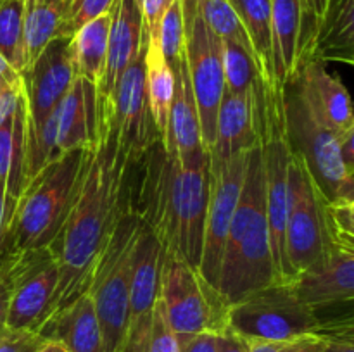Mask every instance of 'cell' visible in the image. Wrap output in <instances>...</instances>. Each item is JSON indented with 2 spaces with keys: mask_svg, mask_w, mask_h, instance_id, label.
Wrapping results in <instances>:
<instances>
[{
  "mask_svg": "<svg viewBox=\"0 0 354 352\" xmlns=\"http://www.w3.org/2000/svg\"><path fill=\"white\" fill-rule=\"evenodd\" d=\"M97 138L85 148L71 206L48 245L59 264L50 316L88 292L97 262L128 204L131 169L118 144L113 104L97 107Z\"/></svg>",
  "mask_w": 354,
  "mask_h": 352,
  "instance_id": "1",
  "label": "cell"
},
{
  "mask_svg": "<svg viewBox=\"0 0 354 352\" xmlns=\"http://www.w3.org/2000/svg\"><path fill=\"white\" fill-rule=\"evenodd\" d=\"M209 161L182 166L156 141L128 179V202L162 248L199 269L209 200Z\"/></svg>",
  "mask_w": 354,
  "mask_h": 352,
  "instance_id": "2",
  "label": "cell"
},
{
  "mask_svg": "<svg viewBox=\"0 0 354 352\" xmlns=\"http://www.w3.org/2000/svg\"><path fill=\"white\" fill-rule=\"evenodd\" d=\"M265 204L261 154L256 145L249 152L241 197L221 255L216 290L227 306L279 283Z\"/></svg>",
  "mask_w": 354,
  "mask_h": 352,
  "instance_id": "3",
  "label": "cell"
},
{
  "mask_svg": "<svg viewBox=\"0 0 354 352\" xmlns=\"http://www.w3.org/2000/svg\"><path fill=\"white\" fill-rule=\"evenodd\" d=\"M83 154L85 148H80L54 159L21 190L10 216L2 257L52 244L71 206Z\"/></svg>",
  "mask_w": 354,
  "mask_h": 352,
  "instance_id": "4",
  "label": "cell"
},
{
  "mask_svg": "<svg viewBox=\"0 0 354 352\" xmlns=\"http://www.w3.org/2000/svg\"><path fill=\"white\" fill-rule=\"evenodd\" d=\"M138 228L140 221L128 202L93 271L88 293L95 307L106 352H120L127 335L130 317L131 264Z\"/></svg>",
  "mask_w": 354,
  "mask_h": 352,
  "instance_id": "5",
  "label": "cell"
},
{
  "mask_svg": "<svg viewBox=\"0 0 354 352\" xmlns=\"http://www.w3.org/2000/svg\"><path fill=\"white\" fill-rule=\"evenodd\" d=\"M159 300L178 338L227 330V302L201 276L199 269L168 248H162Z\"/></svg>",
  "mask_w": 354,
  "mask_h": 352,
  "instance_id": "6",
  "label": "cell"
},
{
  "mask_svg": "<svg viewBox=\"0 0 354 352\" xmlns=\"http://www.w3.org/2000/svg\"><path fill=\"white\" fill-rule=\"evenodd\" d=\"M324 320L294 293L289 283H273L230 304L227 328L245 340H287L320 333Z\"/></svg>",
  "mask_w": 354,
  "mask_h": 352,
  "instance_id": "7",
  "label": "cell"
},
{
  "mask_svg": "<svg viewBox=\"0 0 354 352\" xmlns=\"http://www.w3.org/2000/svg\"><path fill=\"white\" fill-rule=\"evenodd\" d=\"M287 131L294 150L303 157L327 199L354 200V171L342 161L341 138L325 126L292 85L286 88Z\"/></svg>",
  "mask_w": 354,
  "mask_h": 352,
  "instance_id": "8",
  "label": "cell"
},
{
  "mask_svg": "<svg viewBox=\"0 0 354 352\" xmlns=\"http://www.w3.org/2000/svg\"><path fill=\"white\" fill-rule=\"evenodd\" d=\"M185 59L190 86L199 114L201 133L207 152L214 145L216 114L225 92L221 40L204 24L194 0H183Z\"/></svg>",
  "mask_w": 354,
  "mask_h": 352,
  "instance_id": "9",
  "label": "cell"
},
{
  "mask_svg": "<svg viewBox=\"0 0 354 352\" xmlns=\"http://www.w3.org/2000/svg\"><path fill=\"white\" fill-rule=\"evenodd\" d=\"M325 252L327 245L322 228L320 188L306 162L292 148L286 223V259L292 280L318 264Z\"/></svg>",
  "mask_w": 354,
  "mask_h": 352,
  "instance_id": "10",
  "label": "cell"
},
{
  "mask_svg": "<svg viewBox=\"0 0 354 352\" xmlns=\"http://www.w3.org/2000/svg\"><path fill=\"white\" fill-rule=\"evenodd\" d=\"M12 271L7 330L38 331L48 320L59 285V264L50 247L3 255Z\"/></svg>",
  "mask_w": 354,
  "mask_h": 352,
  "instance_id": "11",
  "label": "cell"
},
{
  "mask_svg": "<svg viewBox=\"0 0 354 352\" xmlns=\"http://www.w3.org/2000/svg\"><path fill=\"white\" fill-rule=\"evenodd\" d=\"M249 152H242L223 162L209 161V200H207L199 273L214 290L218 289L221 255H223L228 228L241 197Z\"/></svg>",
  "mask_w": 354,
  "mask_h": 352,
  "instance_id": "12",
  "label": "cell"
},
{
  "mask_svg": "<svg viewBox=\"0 0 354 352\" xmlns=\"http://www.w3.org/2000/svg\"><path fill=\"white\" fill-rule=\"evenodd\" d=\"M26 104V133L41 126L76 79L71 38H55L21 72Z\"/></svg>",
  "mask_w": 354,
  "mask_h": 352,
  "instance_id": "13",
  "label": "cell"
},
{
  "mask_svg": "<svg viewBox=\"0 0 354 352\" xmlns=\"http://www.w3.org/2000/svg\"><path fill=\"white\" fill-rule=\"evenodd\" d=\"M144 57L145 47L121 76L113 99L118 144L130 169L144 159L156 141L161 140L149 113Z\"/></svg>",
  "mask_w": 354,
  "mask_h": 352,
  "instance_id": "14",
  "label": "cell"
},
{
  "mask_svg": "<svg viewBox=\"0 0 354 352\" xmlns=\"http://www.w3.org/2000/svg\"><path fill=\"white\" fill-rule=\"evenodd\" d=\"M162 268V245L149 228L140 223L135 242L130 282V317L120 352H142L151 328L152 311L159 297Z\"/></svg>",
  "mask_w": 354,
  "mask_h": 352,
  "instance_id": "15",
  "label": "cell"
},
{
  "mask_svg": "<svg viewBox=\"0 0 354 352\" xmlns=\"http://www.w3.org/2000/svg\"><path fill=\"white\" fill-rule=\"evenodd\" d=\"M169 68L175 78V88H173L166 133L161 140L162 148L182 166L203 164L209 161V152L203 141L199 114L190 86L185 55Z\"/></svg>",
  "mask_w": 354,
  "mask_h": 352,
  "instance_id": "16",
  "label": "cell"
},
{
  "mask_svg": "<svg viewBox=\"0 0 354 352\" xmlns=\"http://www.w3.org/2000/svg\"><path fill=\"white\" fill-rule=\"evenodd\" d=\"M147 38L137 0H116L111 14L106 69L97 86V107L113 104L114 92L131 62L142 54Z\"/></svg>",
  "mask_w": 354,
  "mask_h": 352,
  "instance_id": "17",
  "label": "cell"
},
{
  "mask_svg": "<svg viewBox=\"0 0 354 352\" xmlns=\"http://www.w3.org/2000/svg\"><path fill=\"white\" fill-rule=\"evenodd\" d=\"M294 88L311 113L330 128L339 138L354 133V117L348 88L337 75L328 71L324 62L306 61L301 66Z\"/></svg>",
  "mask_w": 354,
  "mask_h": 352,
  "instance_id": "18",
  "label": "cell"
},
{
  "mask_svg": "<svg viewBox=\"0 0 354 352\" xmlns=\"http://www.w3.org/2000/svg\"><path fill=\"white\" fill-rule=\"evenodd\" d=\"M289 285L317 313L325 307L353 302L354 252L328 248L318 264L297 275Z\"/></svg>",
  "mask_w": 354,
  "mask_h": 352,
  "instance_id": "19",
  "label": "cell"
},
{
  "mask_svg": "<svg viewBox=\"0 0 354 352\" xmlns=\"http://www.w3.org/2000/svg\"><path fill=\"white\" fill-rule=\"evenodd\" d=\"M50 119L59 155L90 147L99 128L97 86L76 76L64 99L52 110Z\"/></svg>",
  "mask_w": 354,
  "mask_h": 352,
  "instance_id": "20",
  "label": "cell"
},
{
  "mask_svg": "<svg viewBox=\"0 0 354 352\" xmlns=\"http://www.w3.org/2000/svg\"><path fill=\"white\" fill-rule=\"evenodd\" d=\"M272 2L273 75L275 81L287 88L301 71L306 9L303 0H270Z\"/></svg>",
  "mask_w": 354,
  "mask_h": 352,
  "instance_id": "21",
  "label": "cell"
},
{
  "mask_svg": "<svg viewBox=\"0 0 354 352\" xmlns=\"http://www.w3.org/2000/svg\"><path fill=\"white\" fill-rule=\"evenodd\" d=\"M38 333L64 345L69 352H106L90 293H83L52 314Z\"/></svg>",
  "mask_w": 354,
  "mask_h": 352,
  "instance_id": "22",
  "label": "cell"
},
{
  "mask_svg": "<svg viewBox=\"0 0 354 352\" xmlns=\"http://www.w3.org/2000/svg\"><path fill=\"white\" fill-rule=\"evenodd\" d=\"M252 90V88H251ZM258 145L252 99L249 93L225 90L216 114L214 145L209 150L211 162H223L234 155L249 152Z\"/></svg>",
  "mask_w": 354,
  "mask_h": 352,
  "instance_id": "23",
  "label": "cell"
},
{
  "mask_svg": "<svg viewBox=\"0 0 354 352\" xmlns=\"http://www.w3.org/2000/svg\"><path fill=\"white\" fill-rule=\"evenodd\" d=\"M354 62V0H330L306 61ZM304 61V62H306ZM303 62V64H304Z\"/></svg>",
  "mask_w": 354,
  "mask_h": 352,
  "instance_id": "24",
  "label": "cell"
},
{
  "mask_svg": "<svg viewBox=\"0 0 354 352\" xmlns=\"http://www.w3.org/2000/svg\"><path fill=\"white\" fill-rule=\"evenodd\" d=\"M71 6L73 0H24V69L30 68L40 52L59 37Z\"/></svg>",
  "mask_w": 354,
  "mask_h": 352,
  "instance_id": "25",
  "label": "cell"
},
{
  "mask_svg": "<svg viewBox=\"0 0 354 352\" xmlns=\"http://www.w3.org/2000/svg\"><path fill=\"white\" fill-rule=\"evenodd\" d=\"M111 14L113 10L88 21L71 37L76 76L95 86L100 85L106 69Z\"/></svg>",
  "mask_w": 354,
  "mask_h": 352,
  "instance_id": "26",
  "label": "cell"
},
{
  "mask_svg": "<svg viewBox=\"0 0 354 352\" xmlns=\"http://www.w3.org/2000/svg\"><path fill=\"white\" fill-rule=\"evenodd\" d=\"M144 64L149 113H151L156 131H158L159 138L162 140L166 133V124H168L175 78H173V71L169 68L168 61L162 57L158 38H147Z\"/></svg>",
  "mask_w": 354,
  "mask_h": 352,
  "instance_id": "27",
  "label": "cell"
},
{
  "mask_svg": "<svg viewBox=\"0 0 354 352\" xmlns=\"http://www.w3.org/2000/svg\"><path fill=\"white\" fill-rule=\"evenodd\" d=\"M251 41L259 76L265 81L275 79L273 75V35L272 2L270 0H230Z\"/></svg>",
  "mask_w": 354,
  "mask_h": 352,
  "instance_id": "28",
  "label": "cell"
},
{
  "mask_svg": "<svg viewBox=\"0 0 354 352\" xmlns=\"http://www.w3.org/2000/svg\"><path fill=\"white\" fill-rule=\"evenodd\" d=\"M24 144H26V104L24 93L12 116L0 126V183L17 199L23 179Z\"/></svg>",
  "mask_w": 354,
  "mask_h": 352,
  "instance_id": "29",
  "label": "cell"
},
{
  "mask_svg": "<svg viewBox=\"0 0 354 352\" xmlns=\"http://www.w3.org/2000/svg\"><path fill=\"white\" fill-rule=\"evenodd\" d=\"M320 216L327 251L354 252V200L327 199L320 190Z\"/></svg>",
  "mask_w": 354,
  "mask_h": 352,
  "instance_id": "30",
  "label": "cell"
},
{
  "mask_svg": "<svg viewBox=\"0 0 354 352\" xmlns=\"http://www.w3.org/2000/svg\"><path fill=\"white\" fill-rule=\"evenodd\" d=\"M0 55L19 72L24 71V0H0Z\"/></svg>",
  "mask_w": 354,
  "mask_h": 352,
  "instance_id": "31",
  "label": "cell"
},
{
  "mask_svg": "<svg viewBox=\"0 0 354 352\" xmlns=\"http://www.w3.org/2000/svg\"><path fill=\"white\" fill-rule=\"evenodd\" d=\"M194 6H196L204 24L220 40L234 41V43L241 45L245 50L251 52L252 57H254L251 41H249L244 26H242L230 0H194Z\"/></svg>",
  "mask_w": 354,
  "mask_h": 352,
  "instance_id": "32",
  "label": "cell"
},
{
  "mask_svg": "<svg viewBox=\"0 0 354 352\" xmlns=\"http://www.w3.org/2000/svg\"><path fill=\"white\" fill-rule=\"evenodd\" d=\"M223 50L225 90L232 93H249L259 78L258 66L249 50L234 41L221 40Z\"/></svg>",
  "mask_w": 354,
  "mask_h": 352,
  "instance_id": "33",
  "label": "cell"
},
{
  "mask_svg": "<svg viewBox=\"0 0 354 352\" xmlns=\"http://www.w3.org/2000/svg\"><path fill=\"white\" fill-rule=\"evenodd\" d=\"M159 48L169 66L176 64L185 55V14L183 0H173L162 16L158 33Z\"/></svg>",
  "mask_w": 354,
  "mask_h": 352,
  "instance_id": "34",
  "label": "cell"
},
{
  "mask_svg": "<svg viewBox=\"0 0 354 352\" xmlns=\"http://www.w3.org/2000/svg\"><path fill=\"white\" fill-rule=\"evenodd\" d=\"M142 352H180L178 335L169 326L159 297L154 311H152L151 328H149L147 337H145Z\"/></svg>",
  "mask_w": 354,
  "mask_h": 352,
  "instance_id": "35",
  "label": "cell"
},
{
  "mask_svg": "<svg viewBox=\"0 0 354 352\" xmlns=\"http://www.w3.org/2000/svg\"><path fill=\"white\" fill-rule=\"evenodd\" d=\"M116 0H73V6L62 23L57 38H71L83 24L109 14Z\"/></svg>",
  "mask_w": 354,
  "mask_h": 352,
  "instance_id": "36",
  "label": "cell"
},
{
  "mask_svg": "<svg viewBox=\"0 0 354 352\" xmlns=\"http://www.w3.org/2000/svg\"><path fill=\"white\" fill-rule=\"evenodd\" d=\"M322 352H354L353 316L324 320L320 333Z\"/></svg>",
  "mask_w": 354,
  "mask_h": 352,
  "instance_id": "37",
  "label": "cell"
},
{
  "mask_svg": "<svg viewBox=\"0 0 354 352\" xmlns=\"http://www.w3.org/2000/svg\"><path fill=\"white\" fill-rule=\"evenodd\" d=\"M251 352H322V337L318 333L301 335L287 340H249Z\"/></svg>",
  "mask_w": 354,
  "mask_h": 352,
  "instance_id": "38",
  "label": "cell"
},
{
  "mask_svg": "<svg viewBox=\"0 0 354 352\" xmlns=\"http://www.w3.org/2000/svg\"><path fill=\"white\" fill-rule=\"evenodd\" d=\"M45 342L38 331L7 330L0 337V352H38Z\"/></svg>",
  "mask_w": 354,
  "mask_h": 352,
  "instance_id": "39",
  "label": "cell"
},
{
  "mask_svg": "<svg viewBox=\"0 0 354 352\" xmlns=\"http://www.w3.org/2000/svg\"><path fill=\"white\" fill-rule=\"evenodd\" d=\"M304 9H306V37H304L303 45V55H301V66L306 61L308 52H310L311 43H313L317 31L320 28L322 21H324L325 14H327L328 3L330 0H303Z\"/></svg>",
  "mask_w": 354,
  "mask_h": 352,
  "instance_id": "40",
  "label": "cell"
},
{
  "mask_svg": "<svg viewBox=\"0 0 354 352\" xmlns=\"http://www.w3.org/2000/svg\"><path fill=\"white\" fill-rule=\"evenodd\" d=\"M12 271L6 259H0V337L7 331V311H9Z\"/></svg>",
  "mask_w": 354,
  "mask_h": 352,
  "instance_id": "41",
  "label": "cell"
},
{
  "mask_svg": "<svg viewBox=\"0 0 354 352\" xmlns=\"http://www.w3.org/2000/svg\"><path fill=\"white\" fill-rule=\"evenodd\" d=\"M178 340L180 352H216V333L213 331H203Z\"/></svg>",
  "mask_w": 354,
  "mask_h": 352,
  "instance_id": "42",
  "label": "cell"
},
{
  "mask_svg": "<svg viewBox=\"0 0 354 352\" xmlns=\"http://www.w3.org/2000/svg\"><path fill=\"white\" fill-rule=\"evenodd\" d=\"M14 204H16V199L10 195L7 186L0 183V257H2L3 248H6L7 231H9V223L10 216H12Z\"/></svg>",
  "mask_w": 354,
  "mask_h": 352,
  "instance_id": "43",
  "label": "cell"
},
{
  "mask_svg": "<svg viewBox=\"0 0 354 352\" xmlns=\"http://www.w3.org/2000/svg\"><path fill=\"white\" fill-rule=\"evenodd\" d=\"M24 86L21 88H7V86H0V126L9 119L14 114V110L19 106L21 99H23Z\"/></svg>",
  "mask_w": 354,
  "mask_h": 352,
  "instance_id": "44",
  "label": "cell"
},
{
  "mask_svg": "<svg viewBox=\"0 0 354 352\" xmlns=\"http://www.w3.org/2000/svg\"><path fill=\"white\" fill-rule=\"evenodd\" d=\"M216 352H251V347L249 340L227 328L216 333Z\"/></svg>",
  "mask_w": 354,
  "mask_h": 352,
  "instance_id": "45",
  "label": "cell"
},
{
  "mask_svg": "<svg viewBox=\"0 0 354 352\" xmlns=\"http://www.w3.org/2000/svg\"><path fill=\"white\" fill-rule=\"evenodd\" d=\"M0 86H7V88H21L23 86L21 72L16 68H12L2 55H0Z\"/></svg>",
  "mask_w": 354,
  "mask_h": 352,
  "instance_id": "46",
  "label": "cell"
},
{
  "mask_svg": "<svg viewBox=\"0 0 354 352\" xmlns=\"http://www.w3.org/2000/svg\"><path fill=\"white\" fill-rule=\"evenodd\" d=\"M38 352H69V351L64 347V345L59 344V342L47 340L44 345H41V349Z\"/></svg>",
  "mask_w": 354,
  "mask_h": 352,
  "instance_id": "47",
  "label": "cell"
}]
</instances>
